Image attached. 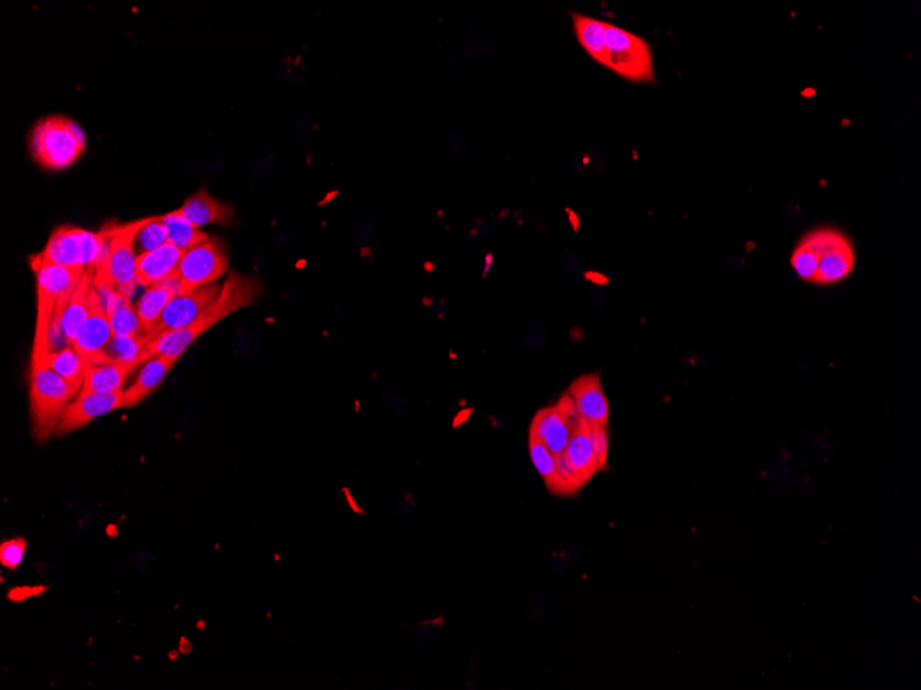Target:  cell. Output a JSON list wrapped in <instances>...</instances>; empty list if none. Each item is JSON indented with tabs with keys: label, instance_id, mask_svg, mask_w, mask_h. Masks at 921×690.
Segmentation results:
<instances>
[{
	"label": "cell",
	"instance_id": "6da1fadb",
	"mask_svg": "<svg viewBox=\"0 0 921 690\" xmlns=\"http://www.w3.org/2000/svg\"><path fill=\"white\" fill-rule=\"evenodd\" d=\"M575 36L595 62L633 84L655 81L649 43L621 26L573 13Z\"/></svg>",
	"mask_w": 921,
	"mask_h": 690
},
{
	"label": "cell",
	"instance_id": "7a4b0ae2",
	"mask_svg": "<svg viewBox=\"0 0 921 690\" xmlns=\"http://www.w3.org/2000/svg\"><path fill=\"white\" fill-rule=\"evenodd\" d=\"M261 293L260 278L230 271L216 303L206 311H203L188 327L162 332L153 338L142 352V363H147L148 360L155 358L158 354L178 361L197 338L218 325L219 321H223L225 317L240 309L249 308L260 298Z\"/></svg>",
	"mask_w": 921,
	"mask_h": 690
},
{
	"label": "cell",
	"instance_id": "3957f363",
	"mask_svg": "<svg viewBox=\"0 0 921 690\" xmlns=\"http://www.w3.org/2000/svg\"><path fill=\"white\" fill-rule=\"evenodd\" d=\"M36 273L37 317L32 358H43L52 352L51 328L54 314L64 300L73 297L87 267H69L54 264H31Z\"/></svg>",
	"mask_w": 921,
	"mask_h": 690
},
{
	"label": "cell",
	"instance_id": "277c9868",
	"mask_svg": "<svg viewBox=\"0 0 921 690\" xmlns=\"http://www.w3.org/2000/svg\"><path fill=\"white\" fill-rule=\"evenodd\" d=\"M112 227L101 232L62 224L53 230L42 253L32 256L31 264H54L69 267H97L106 260L111 242Z\"/></svg>",
	"mask_w": 921,
	"mask_h": 690
},
{
	"label": "cell",
	"instance_id": "5b68a950",
	"mask_svg": "<svg viewBox=\"0 0 921 690\" xmlns=\"http://www.w3.org/2000/svg\"><path fill=\"white\" fill-rule=\"evenodd\" d=\"M79 388L40 361L31 363V418L37 442H46L57 431L65 409Z\"/></svg>",
	"mask_w": 921,
	"mask_h": 690
},
{
	"label": "cell",
	"instance_id": "8992f818",
	"mask_svg": "<svg viewBox=\"0 0 921 690\" xmlns=\"http://www.w3.org/2000/svg\"><path fill=\"white\" fill-rule=\"evenodd\" d=\"M32 157L53 172L65 169L78 161L86 150V135L75 120L62 114L40 120L30 139Z\"/></svg>",
	"mask_w": 921,
	"mask_h": 690
},
{
	"label": "cell",
	"instance_id": "52a82bcc",
	"mask_svg": "<svg viewBox=\"0 0 921 690\" xmlns=\"http://www.w3.org/2000/svg\"><path fill=\"white\" fill-rule=\"evenodd\" d=\"M145 222L139 221L112 227L111 242H109L108 254L102 264L97 267L95 283L117 289L124 297L131 299L137 283V255L134 251L136 233Z\"/></svg>",
	"mask_w": 921,
	"mask_h": 690
},
{
	"label": "cell",
	"instance_id": "ba28073f",
	"mask_svg": "<svg viewBox=\"0 0 921 690\" xmlns=\"http://www.w3.org/2000/svg\"><path fill=\"white\" fill-rule=\"evenodd\" d=\"M229 270L228 248L223 239L210 237L194 249L184 251L175 276L180 295L196 288L210 286Z\"/></svg>",
	"mask_w": 921,
	"mask_h": 690
},
{
	"label": "cell",
	"instance_id": "9c48e42d",
	"mask_svg": "<svg viewBox=\"0 0 921 690\" xmlns=\"http://www.w3.org/2000/svg\"><path fill=\"white\" fill-rule=\"evenodd\" d=\"M819 253V272L815 283L832 286L852 275L855 267V251L846 234L836 229L822 228L808 234Z\"/></svg>",
	"mask_w": 921,
	"mask_h": 690
},
{
	"label": "cell",
	"instance_id": "30bf717a",
	"mask_svg": "<svg viewBox=\"0 0 921 690\" xmlns=\"http://www.w3.org/2000/svg\"><path fill=\"white\" fill-rule=\"evenodd\" d=\"M578 419L579 416L575 410L573 399L566 394L561 403L537 413L533 424H531L530 437L544 443L551 452L559 457L566 449Z\"/></svg>",
	"mask_w": 921,
	"mask_h": 690
},
{
	"label": "cell",
	"instance_id": "8fae6325",
	"mask_svg": "<svg viewBox=\"0 0 921 690\" xmlns=\"http://www.w3.org/2000/svg\"><path fill=\"white\" fill-rule=\"evenodd\" d=\"M113 332L109 322L106 305L100 293L93 284L90 295L89 316L76 333L73 347L82 358H85L91 365L101 364L104 350L112 341Z\"/></svg>",
	"mask_w": 921,
	"mask_h": 690
},
{
	"label": "cell",
	"instance_id": "7c38bea8",
	"mask_svg": "<svg viewBox=\"0 0 921 690\" xmlns=\"http://www.w3.org/2000/svg\"><path fill=\"white\" fill-rule=\"evenodd\" d=\"M223 284H210L194 289L186 294H181L175 297L172 303L164 309L161 319L153 328L152 338L159 333L180 330V328L188 327L199 317L203 311H206L216 303L219 294H221Z\"/></svg>",
	"mask_w": 921,
	"mask_h": 690
},
{
	"label": "cell",
	"instance_id": "4fadbf2b",
	"mask_svg": "<svg viewBox=\"0 0 921 690\" xmlns=\"http://www.w3.org/2000/svg\"><path fill=\"white\" fill-rule=\"evenodd\" d=\"M124 391L115 393L82 392L65 409L56 435H68L89 425L91 420L123 408Z\"/></svg>",
	"mask_w": 921,
	"mask_h": 690
},
{
	"label": "cell",
	"instance_id": "5bb4252c",
	"mask_svg": "<svg viewBox=\"0 0 921 690\" xmlns=\"http://www.w3.org/2000/svg\"><path fill=\"white\" fill-rule=\"evenodd\" d=\"M567 394L573 399L579 418L588 421L590 426H607L610 405L603 391L599 375L589 374L578 377L570 386Z\"/></svg>",
	"mask_w": 921,
	"mask_h": 690
},
{
	"label": "cell",
	"instance_id": "9a60e30c",
	"mask_svg": "<svg viewBox=\"0 0 921 690\" xmlns=\"http://www.w3.org/2000/svg\"><path fill=\"white\" fill-rule=\"evenodd\" d=\"M175 211L192 227L199 229L207 227V224L230 227V224L238 222L235 207L229 202L216 199L206 189L197 190Z\"/></svg>",
	"mask_w": 921,
	"mask_h": 690
},
{
	"label": "cell",
	"instance_id": "2e32d148",
	"mask_svg": "<svg viewBox=\"0 0 921 690\" xmlns=\"http://www.w3.org/2000/svg\"><path fill=\"white\" fill-rule=\"evenodd\" d=\"M590 430L592 426L588 421L579 418L562 454L564 463L572 470L581 485L588 483L600 470L595 458L594 446H592Z\"/></svg>",
	"mask_w": 921,
	"mask_h": 690
},
{
	"label": "cell",
	"instance_id": "e0dca14e",
	"mask_svg": "<svg viewBox=\"0 0 921 690\" xmlns=\"http://www.w3.org/2000/svg\"><path fill=\"white\" fill-rule=\"evenodd\" d=\"M184 251L173 243H164L150 253L137 256V283L140 287L169 281L177 273Z\"/></svg>",
	"mask_w": 921,
	"mask_h": 690
},
{
	"label": "cell",
	"instance_id": "ac0fdd59",
	"mask_svg": "<svg viewBox=\"0 0 921 690\" xmlns=\"http://www.w3.org/2000/svg\"><path fill=\"white\" fill-rule=\"evenodd\" d=\"M177 295H180L177 276L147 287L144 294L141 295L139 304L136 306L137 315H139L142 331H144L145 336L152 338L153 328H155L156 322L161 319L164 309L167 308V305Z\"/></svg>",
	"mask_w": 921,
	"mask_h": 690
},
{
	"label": "cell",
	"instance_id": "d6986e66",
	"mask_svg": "<svg viewBox=\"0 0 921 690\" xmlns=\"http://www.w3.org/2000/svg\"><path fill=\"white\" fill-rule=\"evenodd\" d=\"M175 363L177 361L164 358L162 354H158L155 358L148 360L133 385L128 391H124L123 408L136 407V405L144 402L147 397H150L162 385L164 380H166L169 372L172 371Z\"/></svg>",
	"mask_w": 921,
	"mask_h": 690
},
{
	"label": "cell",
	"instance_id": "ffe728a7",
	"mask_svg": "<svg viewBox=\"0 0 921 690\" xmlns=\"http://www.w3.org/2000/svg\"><path fill=\"white\" fill-rule=\"evenodd\" d=\"M96 267H89L84 277L75 288L73 297H71L67 308H65L62 328L65 341L73 344L76 333L80 330L87 316L90 311V295L93 282H95Z\"/></svg>",
	"mask_w": 921,
	"mask_h": 690
},
{
	"label": "cell",
	"instance_id": "44dd1931",
	"mask_svg": "<svg viewBox=\"0 0 921 690\" xmlns=\"http://www.w3.org/2000/svg\"><path fill=\"white\" fill-rule=\"evenodd\" d=\"M32 361H40L48 369L53 370L71 385L78 387L82 391L87 376V372L91 369V364L85 358L76 352L73 344H67L56 352L47 353L43 358H34Z\"/></svg>",
	"mask_w": 921,
	"mask_h": 690
},
{
	"label": "cell",
	"instance_id": "7402d4cb",
	"mask_svg": "<svg viewBox=\"0 0 921 690\" xmlns=\"http://www.w3.org/2000/svg\"><path fill=\"white\" fill-rule=\"evenodd\" d=\"M134 364L109 363L91 365L82 387V392L115 393L123 391V385Z\"/></svg>",
	"mask_w": 921,
	"mask_h": 690
},
{
	"label": "cell",
	"instance_id": "603a6c76",
	"mask_svg": "<svg viewBox=\"0 0 921 690\" xmlns=\"http://www.w3.org/2000/svg\"><path fill=\"white\" fill-rule=\"evenodd\" d=\"M152 341L151 337H115L109 342L106 350H104L101 364L109 363H126L139 366L142 363V352L148 343Z\"/></svg>",
	"mask_w": 921,
	"mask_h": 690
},
{
	"label": "cell",
	"instance_id": "cb8c5ba5",
	"mask_svg": "<svg viewBox=\"0 0 921 690\" xmlns=\"http://www.w3.org/2000/svg\"><path fill=\"white\" fill-rule=\"evenodd\" d=\"M161 218L167 229L169 242L177 245L180 250L194 249L210 238V234L199 228L192 227L177 211L164 213Z\"/></svg>",
	"mask_w": 921,
	"mask_h": 690
},
{
	"label": "cell",
	"instance_id": "d4e9b609",
	"mask_svg": "<svg viewBox=\"0 0 921 690\" xmlns=\"http://www.w3.org/2000/svg\"><path fill=\"white\" fill-rule=\"evenodd\" d=\"M167 242V229L164 227L161 216L148 217L139 229V232L136 233V255L140 256L150 253V251L161 248V245Z\"/></svg>",
	"mask_w": 921,
	"mask_h": 690
},
{
	"label": "cell",
	"instance_id": "484cf974",
	"mask_svg": "<svg viewBox=\"0 0 921 690\" xmlns=\"http://www.w3.org/2000/svg\"><path fill=\"white\" fill-rule=\"evenodd\" d=\"M530 458L533 460L537 472L545 480L548 489L559 492L557 457L551 452L544 443L530 437Z\"/></svg>",
	"mask_w": 921,
	"mask_h": 690
},
{
	"label": "cell",
	"instance_id": "4316f807",
	"mask_svg": "<svg viewBox=\"0 0 921 690\" xmlns=\"http://www.w3.org/2000/svg\"><path fill=\"white\" fill-rule=\"evenodd\" d=\"M820 256L811 243L808 234L798 244L791 256V265L797 275L804 282L815 283L816 272H819Z\"/></svg>",
	"mask_w": 921,
	"mask_h": 690
},
{
	"label": "cell",
	"instance_id": "83f0119b",
	"mask_svg": "<svg viewBox=\"0 0 921 690\" xmlns=\"http://www.w3.org/2000/svg\"><path fill=\"white\" fill-rule=\"evenodd\" d=\"M25 551L26 541L23 538L3 541L2 546H0V563H2V567L14 571L23 562Z\"/></svg>",
	"mask_w": 921,
	"mask_h": 690
},
{
	"label": "cell",
	"instance_id": "f1b7e54d",
	"mask_svg": "<svg viewBox=\"0 0 921 690\" xmlns=\"http://www.w3.org/2000/svg\"><path fill=\"white\" fill-rule=\"evenodd\" d=\"M592 446L600 470L606 468L608 458V435L606 426H592Z\"/></svg>",
	"mask_w": 921,
	"mask_h": 690
}]
</instances>
